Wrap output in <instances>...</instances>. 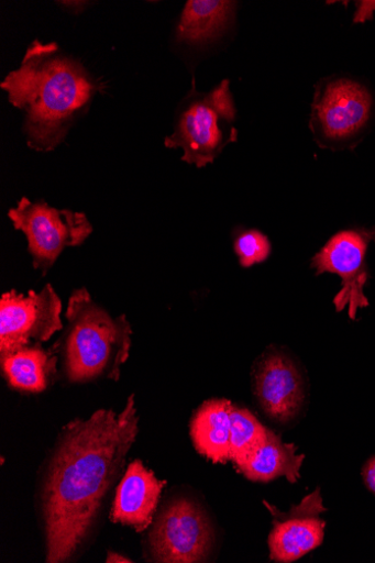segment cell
I'll return each mask as SVG.
<instances>
[{"label": "cell", "mask_w": 375, "mask_h": 563, "mask_svg": "<svg viewBox=\"0 0 375 563\" xmlns=\"http://www.w3.org/2000/svg\"><path fill=\"white\" fill-rule=\"evenodd\" d=\"M231 420L230 462L239 470L265 442L269 430L249 409L235 405L232 408Z\"/></svg>", "instance_id": "17"}, {"label": "cell", "mask_w": 375, "mask_h": 563, "mask_svg": "<svg viewBox=\"0 0 375 563\" xmlns=\"http://www.w3.org/2000/svg\"><path fill=\"white\" fill-rule=\"evenodd\" d=\"M235 2L227 0H189L177 26V41L205 45L221 37L234 22Z\"/></svg>", "instance_id": "15"}, {"label": "cell", "mask_w": 375, "mask_h": 563, "mask_svg": "<svg viewBox=\"0 0 375 563\" xmlns=\"http://www.w3.org/2000/svg\"><path fill=\"white\" fill-rule=\"evenodd\" d=\"M213 537L211 523L197 503L174 499L153 523L148 536L151 556L164 563L203 562L211 551Z\"/></svg>", "instance_id": "7"}, {"label": "cell", "mask_w": 375, "mask_h": 563, "mask_svg": "<svg viewBox=\"0 0 375 563\" xmlns=\"http://www.w3.org/2000/svg\"><path fill=\"white\" fill-rule=\"evenodd\" d=\"M253 388L264 413L280 423L294 420L306 399L299 369L288 355L277 350L264 353L255 364Z\"/></svg>", "instance_id": "11"}, {"label": "cell", "mask_w": 375, "mask_h": 563, "mask_svg": "<svg viewBox=\"0 0 375 563\" xmlns=\"http://www.w3.org/2000/svg\"><path fill=\"white\" fill-rule=\"evenodd\" d=\"M234 249L241 266L249 268L269 258L272 243L260 231L246 230L236 236Z\"/></svg>", "instance_id": "18"}, {"label": "cell", "mask_w": 375, "mask_h": 563, "mask_svg": "<svg viewBox=\"0 0 375 563\" xmlns=\"http://www.w3.org/2000/svg\"><path fill=\"white\" fill-rule=\"evenodd\" d=\"M375 241L373 230H346L335 234L312 258L317 275L331 273L342 279V288L334 298L338 312L349 311L355 320L357 311L368 306L364 287L368 279L366 252Z\"/></svg>", "instance_id": "9"}, {"label": "cell", "mask_w": 375, "mask_h": 563, "mask_svg": "<svg viewBox=\"0 0 375 563\" xmlns=\"http://www.w3.org/2000/svg\"><path fill=\"white\" fill-rule=\"evenodd\" d=\"M64 336L52 347L62 356L70 383L96 379L118 382L132 346V328L125 316L113 318L87 289L73 292Z\"/></svg>", "instance_id": "3"}, {"label": "cell", "mask_w": 375, "mask_h": 563, "mask_svg": "<svg viewBox=\"0 0 375 563\" xmlns=\"http://www.w3.org/2000/svg\"><path fill=\"white\" fill-rule=\"evenodd\" d=\"M233 405L227 398L210 399L202 402L192 417L190 435L194 446L213 464L230 462Z\"/></svg>", "instance_id": "14"}, {"label": "cell", "mask_w": 375, "mask_h": 563, "mask_svg": "<svg viewBox=\"0 0 375 563\" xmlns=\"http://www.w3.org/2000/svg\"><path fill=\"white\" fill-rule=\"evenodd\" d=\"M373 115V98L362 84L342 77L321 79L315 88L309 126L320 147L355 144Z\"/></svg>", "instance_id": "5"}, {"label": "cell", "mask_w": 375, "mask_h": 563, "mask_svg": "<svg viewBox=\"0 0 375 563\" xmlns=\"http://www.w3.org/2000/svg\"><path fill=\"white\" fill-rule=\"evenodd\" d=\"M264 505L274 517V528L267 539L274 561H297L323 543L327 522L320 516L326 514L327 507L319 488L293 506L288 514L269 503L264 501Z\"/></svg>", "instance_id": "10"}, {"label": "cell", "mask_w": 375, "mask_h": 563, "mask_svg": "<svg viewBox=\"0 0 375 563\" xmlns=\"http://www.w3.org/2000/svg\"><path fill=\"white\" fill-rule=\"evenodd\" d=\"M9 218L27 239L33 267L43 274L56 264L67 247L84 244L93 229L86 214L48 207L44 200L23 197Z\"/></svg>", "instance_id": "6"}, {"label": "cell", "mask_w": 375, "mask_h": 563, "mask_svg": "<svg viewBox=\"0 0 375 563\" xmlns=\"http://www.w3.org/2000/svg\"><path fill=\"white\" fill-rule=\"evenodd\" d=\"M65 8H68L69 10H71L73 8H76V13H80L84 11L82 8H87V4L86 2H63L62 3Z\"/></svg>", "instance_id": "21"}, {"label": "cell", "mask_w": 375, "mask_h": 563, "mask_svg": "<svg viewBox=\"0 0 375 563\" xmlns=\"http://www.w3.org/2000/svg\"><path fill=\"white\" fill-rule=\"evenodd\" d=\"M0 88L24 114L27 145L37 152H51L65 142L106 86L56 42L34 40L19 69L11 71Z\"/></svg>", "instance_id": "2"}, {"label": "cell", "mask_w": 375, "mask_h": 563, "mask_svg": "<svg viewBox=\"0 0 375 563\" xmlns=\"http://www.w3.org/2000/svg\"><path fill=\"white\" fill-rule=\"evenodd\" d=\"M304 460L305 454H298L294 443L283 442L279 435L269 430L265 442L238 471L256 483H269L286 477L295 484L300 478Z\"/></svg>", "instance_id": "16"}, {"label": "cell", "mask_w": 375, "mask_h": 563, "mask_svg": "<svg viewBox=\"0 0 375 563\" xmlns=\"http://www.w3.org/2000/svg\"><path fill=\"white\" fill-rule=\"evenodd\" d=\"M362 476L367 489L375 495V455L364 465Z\"/></svg>", "instance_id": "19"}, {"label": "cell", "mask_w": 375, "mask_h": 563, "mask_svg": "<svg viewBox=\"0 0 375 563\" xmlns=\"http://www.w3.org/2000/svg\"><path fill=\"white\" fill-rule=\"evenodd\" d=\"M235 119L229 79L206 93L192 87L181 101L175 131L166 137L165 144L168 148H183V162L203 168L216 162L229 144L238 141Z\"/></svg>", "instance_id": "4"}, {"label": "cell", "mask_w": 375, "mask_h": 563, "mask_svg": "<svg viewBox=\"0 0 375 563\" xmlns=\"http://www.w3.org/2000/svg\"><path fill=\"white\" fill-rule=\"evenodd\" d=\"M166 485V481L157 479L140 460H135L117 489L111 520L136 532L145 531L153 523L161 494Z\"/></svg>", "instance_id": "12"}, {"label": "cell", "mask_w": 375, "mask_h": 563, "mask_svg": "<svg viewBox=\"0 0 375 563\" xmlns=\"http://www.w3.org/2000/svg\"><path fill=\"white\" fill-rule=\"evenodd\" d=\"M2 372L8 384L23 393H42L55 383L59 355L41 344L20 346L0 353Z\"/></svg>", "instance_id": "13"}, {"label": "cell", "mask_w": 375, "mask_h": 563, "mask_svg": "<svg viewBox=\"0 0 375 563\" xmlns=\"http://www.w3.org/2000/svg\"><path fill=\"white\" fill-rule=\"evenodd\" d=\"M134 395L123 411L99 409L60 434L42 494L46 562L70 560L87 539L139 433Z\"/></svg>", "instance_id": "1"}, {"label": "cell", "mask_w": 375, "mask_h": 563, "mask_svg": "<svg viewBox=\"0 0 375 563\" xmlns=\"http://www.w3.org/2000/svg\"><path fill=\"white\" fill-rule=\"evenodd\" d=\"M106 562L107 563H113V562L131 563L133 561L131 559L120 554V553L109 552V554H107Z\"/></svg>", "instance_id": "20"}, {"label": "cell", "mask_w": 375, "mask_h": 563, "mask_svg": "<svg viewBox=\"0 0 375 563\" xmlns=\"http://www.w3.org/2000/svg\"><path fill=\"white\" fill-rule=\"evenodd\" d=\"M62 313L63 302L51 285L27 295L5 292L0 299V353L48 341L64 329Z\"/></svg>", "instance_id": "8"}]
</instances>
